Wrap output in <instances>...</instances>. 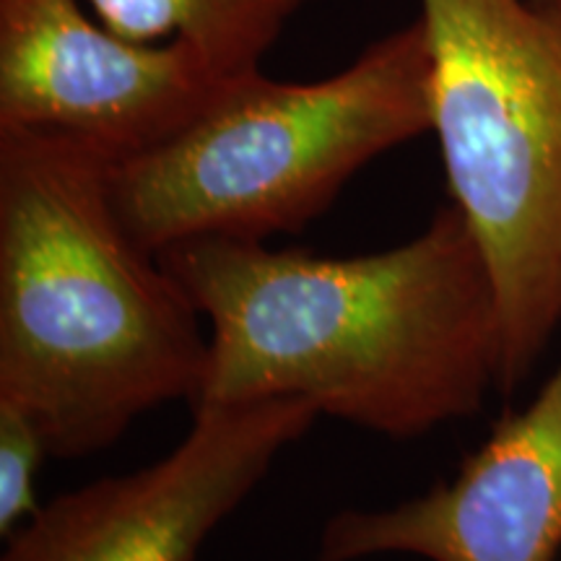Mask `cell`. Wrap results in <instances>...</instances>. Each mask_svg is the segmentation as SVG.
Returning <instances> with one entry per match:
<instances>
[{
    "label": "cell",
    "mask_w": 561,
    "mask_h": 561,
    "mask_svg": "<svg viewBox=\"0 0 561 561\" xmlns=\"http://www.w3.org/2000/svg\"><path fill=\"white\" fill-rule=\"evenodd\" d=\"M546 3H561V0H546Z\"/></svg>",
    "instance_id": "10"
},
{
    "label": "cell",
    "mask_w": 561,
    "mask_h": 561,
    "mask_svg": "<svg viewBox=\"0 0 561 561\" xmlns=\"http://www.w3.org/2000/svg\"><path fill=\"white\" fill-rule=\"evenodd\" d=\"M450 203L494 278L500 392L561 328V3L419 0Z\"/></svg>",
    "instance_id": "4"
},
{
    "label": "cell",
    "mask_w": 561,
    "mask_h": 561,
    "mask_svg": "<svg viewBox=\"0 0 561 561\" xmlns=\"http://www.w3.org/2000/svg\"><path fill=\"white\" fill-rule=\"evenodd\" d=\"M157 257L208 325L193 405L301 398L320 416L416 439L500 390V299L453 203L367 255L201 237Z\"/></svg>",
    "instance_id": "1"
},
{
    "label": "cell",
    "mask_w": 561,
    "mask_h": 561,
    "mask_svg": "<svg viewBox=\"0 0 561 561\" xmlns=\"http://www.w3.org/2000/svg\"><path fill=\"white\" fill-rule=\"evenodd\" d=\"M50 458L39 426L19 405L0 401V536L16 533L42 504L37 473Z\"/></svg>",
    "instance_id": "9"
},
{
    "label": "cell",
    "mask_w": 561,
    "mask_h": 561,
    "mask_svg": "<svg viewBox=\"0 0 561 561\" xmlns=\"http://www.w3.org/2000/svg\"><path fill=\"white\" fill-rule=\"evenodd\" d=\"M318 419L301 398L193 405L191 432L172 453L42 504L0 561H195Z\"/></svg>",
    "instance_id": "5"
},
{
    "label": "cell",
    "mask_w": 561,
    "mask_h": 561,
    "mask_svg": "<svg viewBox=\"0 0 561 561\" xmlns=\"http://www.w3.org/2000/svg\"><path fill=\"white\" fill-rule=\"evenodd\" d=\"M231 79L182 39L121 37L79 0H0V130L55 133L117 164L180 133Z\"/></svg>",
    "instance_id": "6"
},
{
    "label": "cell",
    "mask_w": 561,
    "mask_h": 561,
    "mask_svg": "<svg viewBox=\"0 0 561 561\" xmlns=\"http://www.w3.org/2000/svg\"><path fill=\"white\" fill-rule=\"evenodd\" d=\"M432 133V60L421 19L339 73L237 76L164 144L110 167L117 214L153 255L227 237L265 242L320 219L369 161Z\"/></svg>",
    "instance_id": "3"
},
{
    "label": "cell",
    "mask_w": 561,
    "mask_h": 561,
    "mask_svg": "<svg viewBox=\"0 0 561 561\" xmlns=\"http://www.w3.org/2000/svg\"><path fill=\"white\" fill-rule=\"evenodd\" d=\"M110 161L79 140L0 130V401L50 458L102 453L159 405L201 396L208 331L133 240Z\"/></svg>",
    "instance_id": "2"
},
{
    "label": "cell",
    "mask_w": 561,
    "mask_h": 561,
    "mask_svg": "<svg viewBox=\"0 0 561 561\" xmlns=\"http://www.w3.org/2000/svg\"><path fill=\"white\" fill-rule=\"evenodd\" d=\"M312 0H89L107 30L133 42L182 39L224 73L261 70L289 21Z\"/></svg>",
    "instance_id": "8"
},
{
    "label": "cell",
    "mask_w": 561,
    "mask_h": 561,
    "mask_svg": "<svg viewBox=\"0 0 561 561\" xmlns=\"http://www.w3.org/2000/svg\"><path fill=\"white\" fill-rule=\"evenodd\" d=\"M557 561L561 553V359L525 409L507 411L450 481L322 525L318 561Z\"/></svg>",
    "instance_id": "7"
}]
</instances>
